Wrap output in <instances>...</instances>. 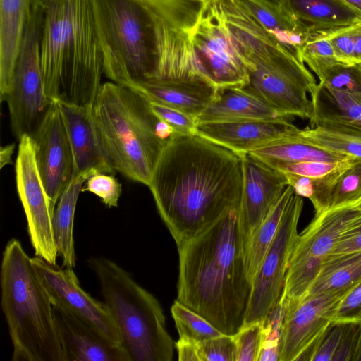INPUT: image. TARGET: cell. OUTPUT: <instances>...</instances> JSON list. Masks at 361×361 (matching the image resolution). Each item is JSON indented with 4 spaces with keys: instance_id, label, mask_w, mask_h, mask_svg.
I'll return each instance as SVG.
<instances>
[{
    "instance_id": "4316f807",
    "label": "cell",
    "mask_w": 361,
    "mask_h": 361,
    "mask_svg": "<svg viewBox=\"0 0 361 361\" xmlns=\"http://www.w3.org/2000/svg\"><path fill=\"white\" fill-rule=\"evenodd\" d=\"M299 130L300 128L248 154L273 169L288 163L305 161L336 162L355 157L317 146L303 138Z\"/></svg>"
},
{
    "instance_id": "2e32d148",
    "label": "cell",
    "mask_w": 361,
    "mask_h": 361,
    "mask_svg": "<svg viewBox=\"0 0 361 361\" xmlns=\"http://www.w3.org/2000/svg\"><path fill=\"white\" fill-rule=\"evenodd\" d=\"M243 190L238 218L244 250L288 185L285 174L249 154L241 157Z\"/></svg>"
},
{
    "instance_id": "816d5d0a",
    "label": "cell",
    "mask_w": 361,
    "mask_h": 361,
    "mask_svg": "<svg viewBox=\"0 0 361 361\" xmlns=\"http://www.w3.org/2000/svg\"><path fill=\"white\" fill-rule=\"evenodd\" d=\"M342 1L361 13V0H342Z\"/></svg>"
},
{
    "instance_id": "8fae6325",
    "label": "cell",
    "mask_w": 361,
    "mask_h": 361,
    "mask_svg": "<svg viewBox=\"0 0 361 361\" xmlns=\"http://www.w3.org/2000/svg\"><path fill=\"white\" fill-rule=\"evenodd\" d=\"M303 204L302 197L294 192L252 281L243 325L262 321L281 295Z\"/></svg>"
},
{
    "instance_id": "836d02e7",
    "label": "cell",
    "mask_w": 361,
    "mask_h": 361,
    "mask_svg": "<svg viewBox=\"0 0 361 361\" xmlns=\"http://www.w3.org/2000/svg\"><path fill=\"white\" fill-rule=\"evenodd\" d=\"M300 57L318 79L329 68L341 63L337 59L329 39L323 33L308 32L301 47Z\"/></svg>"
},
{
    "instance_id": "e575fe53",
    "label": "cell",
    "mask_w": 361,
    "mask_h": 361,
    "mask_svg": "<svg viewBox=\"0 0 361 361\" xmlns=\"http://www.w3.org/2000/svg\"><path fill=\"white\" fill-rule=\"evenodd\" d=\"M299 133L311 143L330 151L361 158V140L323 128L300 129Z\"/></svg>"
},
{
    "instance_id": "4fadbf2b",
    "label": "cell",
    "mask_w": 361,
    "mask_h": 361,
    "mask_svg": "<svg viewBox=\"0 0 361 361\" xmlns=\"http://www.w3.org/2000/svg\"><path fill=\"white\" fill-rule=\"evenodd\" d=\"M350 290L307 295L298 301H288L280 361H312L320 342L333 325L338 304Z\"/></svg>"
},
{
    "instance_id": "d6a6232c",
    "label": "cell",
    "mask_w": 361,
    "mask_h": 361,
    "mask_svg": "<svg viewBox=\"0 0 361 361\" xmlns=\"http://www.w3.org/2000/svg\"><path fill=\"white\" fill-rule=\"evenodd\" d=\"M179 338L201 343L222 334L202 316L176 300L171 308Z\"/></svg>"
},
{
    "instance_id": "cb8c5ba5",
    "label": "cell",
    "mask_w": 361,
    "mask_h": 361,
    "mask_svg": "<svg viewBox=\"0 0 361 361\" xmlns=\"http://www.w3.org/2000/svg\"><path fill=\"white\" fill-rule=\"evenodd\" d=\"M231 1L250 13L267 32L303 62L300 51L308 34L307 27L303 23L271 0Z\"/></svg>"
},
{
    "instance_id": "484cf974",
    "label": "cell",
    "mask_w": 361,
    "mask_h": 361,
    "mask_svg": "<svg viewBox=\"0 0 361 361\" xmlns=\"http://www.w3.org/2000/svg\"><path fill=\"white\" fill-rule=\"evenodd\" d=\"M285 8L310 33H329L361 23V13L342 0H286Z\"/></svg>"
},
{
    "instance_id": "f546056e",
    "label": "cell",
    "mask_w": 361,
    "mask_h": 361,
    "mask_svg": "<svg viewBox=\"0 0 361 361\" xmlns=\"http://www.w3.org/2000/svg\"><path fill=\"white\" fill-rule=\"evenodd\" d=\"M361 197V158L354 157L320 178L319 199L324 210Z\"/></svg>"
},
{
    "instance_id": "3957f363",
    "label": "cell",
    "mask_w": 361,
    "mask_h": 361,
    "mask_svg": "<svg viewBox=\"0 0 361 361\" xmlns=\"http://www.w3.org/2000/svg\"><path fill=\"white\" fill-rule=\"evenodd\" d=\"M41 65L51 102L92 108L104 73L92 0H44Z\"/></svg>"
},
{
    "instance_id": "60d3db41",
    "label": "cell",
    "mask_w": 361,
    "mask_h": 361,
    "mask_svg": "<svg viewBox=\"0 0 361 361\" xmlns=\"http://www.w3.org/2000/svg\"><path fill=\"white\" fill-rule=\"evenodd\" d=\"M201 361H236L237 349L233 336L222 334L199 343Z\"/></svg>"
},
{
    "instance_id": "c3c4849f",
    "label": "cell",
    "mask_w": 361,
    "mask_h": 361,
    "mask_svg": "<svg viewBox=\"0 0 361 361\" xmlns=\"http://www.w3.org/2000/svg\"><path fill=\"white\" fill-rule=\"evenodd\" d=\"M180 361H201L199 353V343L179 338L175 343Z\"/></svg>"
},
{
    "instance_id": "8992f818",
    "label": "cell",
    "mask_w": 361,
    "mask_h": 361,
    "mask_svg": "<svg viewBox=\"0 0 361 361\" xmlns=\"http://www.w3.org/2000/svg\"><path fill=\"white\" fill-rule=\"evenodd\" d=\"M1 307L13 351L12 361H64L51 300L21 243L10 240L1 265Z\"/></svg>"
},
{
    "instance_id": "d4e9b609",
    "label": "cell",
    "mask_w": 361,
    "mask_h": 361,
    "mask_svg": "<svg viewBox=\"0 0 361 361\" xmlns=\"http://www.w3.org/2000/svg\"><path fill=\"white\" fill-rule=\"evenodd\" d=\"M288 119L243 88L219 90L216 99L197 118L203 123Z\"/></svg>"
},
{
    "instance_id": "83f0119b",
    "label": "cell",
    "mask_w": 361,
    "mask_h": 361,
    "mask_svg": "<svg viewBox=\"0 0 361 361\" xmlns=\"http://www.w3.org/2000/svg\"><path fill=\"white\" fill-rule=\"evenodd\" d=\"M90 176L73 174L61 195L53 216V229L58 255L63 267L73 268L76 257L73 238V224L76 204L82 184Z\"/></svg>"
},
{
    "instance_id": "d590c367",
    "label": "cell",
    "mask_w": 361,
    "mask_h": 361,
    "mask_svg": "<svg viewBox=\"0 0 361 361\" xmlns=\"http://www.w3.org/2000/svg\"><path fill=\"white\" fill-rule=\"evenodd\" d=\"M318 84L330 90L361 96V63H338L319 78Z\"/></svg>"
},
{
    "instance_id": "5bb4252c",
    "label": "cell",
    "mask_w": 361,
    "mask_h": 361,
    "mask_svg": "<svg viewBox=\"0 0 361 361\" xmlns=\"http://www.w3.org/2000/svg\"><path fill=\"white\" fill-rule=\"evenodd\" d=\"M31 262L53 305L82 319L107 339L123 345L119 330L105 303L94 299L81 288L73 268L62 269L37 256L31 257Z\"/></svg>"
},
{
    "instance_id": "7dc6e473",
    "label": "cell",
    "mask_w": 361,
    "mask_h": 361,
    "mask_svg": "<svg viewBox=\"0 0 361 361\" xmlns=\"http://www.w3.org/2000/svg\"><path fill=\"white\" fill-rule=\"evenodd\" d=\"M360 250H361V224L345 235L323 259Z\"/></svg>"
},
{
    "instance_id": "44dd1931",
    "label": "cell",
    "mask_w": 361,
    "mask_h": 361,
    "mask_svg": "<svg viewBox=\"0 0 361 361\" xmlns=\"http://www.w3.org/2000/svg\"><path fill=\"white\" fill-rule=\"evenodd\" d=\"M44 0H0V99L12 90L14 71L32 8Z\"/></svg>"
},
{
    "instance_id": "7bdbcfd3",
    "label": "cell",
    "mask_w": 361,
    "mask_h": 361,
    "mask_svg": "<svg viewBox=\"0 0 361 361\" xmlns=\"http://www.w3.org/2000/svg\"><path fill=\"white\" fill-rule=\"evenodd\" d=\"M350 157L340 161L330 162L321 161H305L283 164L275 169L282 172L295 174L309 178L325 176L342 167L350 159Z\"/></svg>"
},
{
    "instance_id": "f6af8a7d",
    "label": "cell",
    "mask_w": 361,
    "mask_h": 361,
    "mask_svg": "<svg viewBox=\"0 0 361 361\" xmlns=\"http://www.w3.org/2000/svg\"><path fill=\"white\" fill-rule=\"evenodd\" d=\"M345 324H334L320 342L312 361H332L338 350Z\"/></svg>"
},
{
    "instance_id": "f35d334b",
    "label": "cell",
    "mask_w": 361,
    "mask_h": 361,
    "mask_svg": "<svg viewBox=\"0 0 361 361\" xmlns=\"http://www.w3.org/2000/svg\"><path fill=\"white\" fill-rule=\"evenodd\" d=\"M263 336L262 321L243 325L233 335L236 361H258Z\"/></svg>"
},
{
    "instance_id": "ee69618b",
    "label": "cell",
    "mask_w": 361,
    "mask_h": 361,
    "mask_svg": "<svg viewBox=\"0 0 361 361\" xmlns=\"http://www.w3.org/2000/svg\"><path fill=\"white\" fill-rule=\"evenodd\" d=\"M334 324L361 325V282L341 300L332 319Z\"/></svg>"
},
{
    "instance_id": "7c38bea8",
    "label": "cell",
    "mask_w": 361,
    "mask_h": 361,
    "mask_svg": "<svg viewBox=\"0 0 361 361\" xmlns=\"http://www.w3.org/2000/svg\"><path fill=\"white\" fill-rule=\"evenodd\" d=\"M15 171L17 192L26 216L27 233L35 256L56 264L59 255L53 229L55 209L39 173L29 135L19 140Z\"/></svg>"
},
{
    "instance_id": "9c48e42d",
    "label": "cell",
    "mask_w": 361,
    "mask_h": 361,
    "mask_svg": "<svg viewBox=\"0 0 361 361\" xmlns=\"http://www.w3.org/2000/svg\"><path fill=\"white\" fill-rule=\"evenodd\" d=\"M43 19L44 4H36L25 26L12 90L4 99L12 132L18 140L32 133L53 102L45 92L41 65Z\"/></svg>"
},
{
    "instance_id": "e0dca14e",
    "label": "cell",
    "mask_w": 361,
    "mask_h": 361,
    "mask_svg": "<svg viewBox=\"0 0 361 361\" xmlns=\"http://www.w3.org/2000/svg\"><path fill=\"white\" fill-rule=\"evenodd\" d=\"M361 224V197L315 214L298 233L289 264L312 259H323L349 232Z\"/></svg>"
},
{
    "instance_id": "f907efd6",
    "label": "cell",
    "mask_w": 361,
    "mask_h": 361,
    "mask_svg": "<svg viewBox=\"0 0 361 361\" xmlns=\"http://www.w3.org/2000/svg\"><path fill=\"white\" fill-rule=\"evenodd\" d=\"M352 361H361V329L360 336L357 342V345L352 358Z\"/></svg>"
},
{
    "instance_id": "8d00e7d4",
    "label": "cell",
    "mask_w": 361,
    "mask_h": 361,
    "mask_svg": "<svg viewBox=\"0 0 361 361\" xmlns=\"http://www.w3.org/2000/svg\"><path fill=\"white\" fill-rule=\"evenodd\" d=\"M175 27L189 33L195 25L202 0H149Z\"/></svg>"
},
{
    "instance_id": "db71d44e",
    "label": "cell",
    "mask_w": 361,
    "mask_h": 361,
    "mask_svg": "<svg viewBox=\"0 0 361 361\" xmlns=\"http://www.w3.org/2000/svg\"><path fill=\"white\" fill-rule=\"evenodd\" d=\"M222 1H226V0H222ZM231 1V0H230Z\"/></svg>"
},
{
    "instance_id": "ffe728a7",
    "label": "cell",
    "mask_w": 361,
    "mask_h": 361,
    "mask_svg": "<svg viewBox=\"0 0 361 361\" xmlns=\"http://www.w3.org/2000/svg\"><path fill=\"white\" fill-rule=\"evenodd\" d=\"M59 101L73 154V174H114L97 133L92 109Z\"/></svg>"
},
{
    "instance_id": "1f68e13d",
    "label": "cell",
    "mask_w": 361,
    "mask_h": 361,
    "mask_svg": "<svg viewBox=\"0 0 361 361\" xmlns=\"http://www.w3.org/2000/svg\"><path fill=\"white\" fill-rule=\"evenodd\" d=\"M288 300L280 297L262 320L263 336L258 361H280Z\"/></svg>"
},
{
    "instance_id": "d6986e66",
    "label": "cell",
    "mask_w": 361,
    "mask_h": 361,
    "mask_svg": "<svg viewBox=\"0 0 361 361\" xmlns=\"http://www.w3.org/2000/svg\"><path fill=\"white\" fill-rule=\"evenodd\" d=\"M298 129L288 119L254 120L199 123L196 135L243 157Z\"/></svg>"
},
{
    "instance_id": "6da1fadb",
    "label": "cell",
    "mask_w": 361,
    "mask_h": 361,
    "mask_svg": "<svg viewBox=\"0 0 361 361\" xmlns=\"http://www.w3.org/2000/svg\"><path fill=\"white\" fill-rule=\"evenodd\" d=\"M176 245L239 207L242 158L197 135L165 147L147 185Z\"/></svg>"
},
{
    "instance_id": "ba28073f",
    "label": "cell",
    "mask_w": 361,
    "mask_h": 361,
    "mask_svg": "<svg viewBox=\"0 0 361 361\" xmlns=\"http://www.w3.org/2000/svg\"><path fill=\"white\" fill-rule=\"evenodd\" d=\"M88 265L99 279L104 303L131 361H171L175 343L157 298L109 259L91 257Z\"/></svg>"
},
{
    "instance_id": "b9f144b4",
    "label": "cell",
    "mask_w": 361,
    "mask_h": 361,
    "mask_svg": "<svg viewBox=\"0 0 361 361\" xmlns=\"http://www.w3.org/2000/svg\"><path fill=\"white\" fill-rule=\"evenodd\" d=\"M154 113L167 123L178 135L197 134V119L171 107L150 101Z\"/></svg>"
},
{
    "instance_id": "ac0fdd59",
    "label": "cell",
    "mask_w": 361,
    "mask_h": 361,
    "mask_svg": "<svg viewBox=\"0 0 361 361\" xmlns=\"http://www.w3.org/2000/svg\"><path fill=\"white\" fill-rule=\"evenodd\" d=\"M53 312L64 361H131L122 345L107 339L82 319L54 305Z\"/></svg>"
},
{
    "instance_id": "bcb514c9",
    "label": "cell",
    "mask_w": 361,
    "mask_h": 361,
    "mask_svg": "<svg viewBox=\"0 0 361 361\" xmlns=\"http://www.w3.org/2000/svg\"><path fill=\"white\" fill-rule=\"evenodd\" d=\"M360 329V324H345L339 346L332 361H352L357 345Z\"/></svg>"
},
{
    "instance_id": "52a82bcc",
    "label": "cell",
    "mask_w": 361,
    "mask_h": 361,
    "mask_svg": "<svg viewBox=\"0 0 361 361\" xmlns=\"http://www.w3.org/2000/svg\"><path fill=\"white\" fill-rule=\"evenodd\" d=\"M104 74L132 87L154 74L165 18L149 0H92Z\"/></svg>"
},
{
    "instance_id": "f5cc1de1",
    "label": "cell",
    "mask_w": 361,
    "mask_h": 361,
    "mask_svg": "<svg viewBox=\"0 0 361 361\" xmlns=\"http://www.w3.org/2000/svg\"><path fill=\"white\" fill-rule=\"evenodd\" d=\"M271 1L281 5L282 6H283L285 8L286 0H271Z\"/></svg>"
},
{
    "instance_id": "277c9868",
    "label": "cell",
    "mask_w": 361,
    "mask_h": 361,
    "mask_svg": "<svg viewBox=\"0 0 361 361\" xmlns=\"http://www.w3.org/2000/svg\"><path fill=\"white\" fill-rule=\"evenodd\" d=\"M92 113L114 171L148 185L165 147L178 135L154 113L146 95L112 81L102 85Z\"/></svg>"
},
{
    "instance_id": "5b68a950",
    "label": "cell",
    "mask_w": 361,
    "mask_h": 361,
    "mask_svg": "<svg viewBox=\"0 0 361 361\" xmlns=\"http://www.w3.org/2000/svg\"><path fill=\"white\" fill-rule=\"evenodd\" d=\"M233 40L249 65L243 87L282 116L310 119L311 100L318 83L305 63L267 32L247 11L233 8L226 14Z\"/></svg>"
},
{
    "instance_id": "7a4b0ae2",
    "label": "cell",
    "mask_w": 361,
    "mask_h": 361,
    "mask_svg": "<svg viewBox=\"0 0 361 361\" xmlns=\"http://www.w3.org/2000/svg\"><path fill=\"white\" fill-rule=\"evenodd\" d=\"M238 208L177 245L176 300L231 336L244 324L252 290Z\"/></svg>"
},
{
    "instance_id": "4dcf8cb0",
    "label": "cell",
    "mask_w": 361,
    "mask_h": 361,
    "mask_svg": "<svg viewBox=\"0 0 361 361\" xmlns=\"http://www.w3.org/2000/svg\"><path fill=\"white\" fill-rule=\"evenodd\" d=\"M295 192L288 185L267 216L252 234L245 250V264L250 281L252 283L261 262L274 240L284 210Z\"/></svg>"
},
{
    "instance_id": "681fc988",
    "label": "cell",
    "mask_w": 361,
    "mask_h": 361,
    "mask_svg": "<svg viewBox=\"0 0 361 361\" xmlns=\"http://www.w3.org/2000/svg\"><path fill=\"white\" fill-rule=\"evenodd\" d=\"M16 147V144L12 143L3 146L0 149V167L2 169L4 166L11 164V157Z\"/></svg>"
},
{
    "instance_id": "603a6c76",
    "label": "cell",
    "mask_w": 361,
    "mask_h": 361,
    "mask_svg": "<svg viewBox=\"0 0 361 361\" xmlns=\"http://www.w3.org/2000/svg\"><path fill=\"white\" fill-rule=\"evenodd\" d=\"M130 87L140 91L152 102L196 119L219 94V90L212 84L191 81L147 80Z\"/></svg>"
},
{
    "instance_id": "74e56055",
    "label": "cell",
    "mask_w": 361,
    "mask_h": 361,
    "mask_svg": "<svg viewBox=\"0 0 361 361\" xmlns=\"http://www.w3.org/2000/svg\"><path fill=\"white\" fill-rule=\"evenodd\" d=\"M326 36L340 62L361 63V23L329 32Z\"/></svg>"
},
{
    "instance_id": "7402d4cb",
    "label": "cell",
    "mask_w": 361,
    "mask_h": 361,
    "mask_svg": "<svg viewBox=\"0 0 361 361\" xmlns=\"http://www.w3.org/2000/svg\"><path fill=\"white\" fill-rule=\"evenodd\" d=\"M310 98L311 128H323L361 140V96L330 90L318 84Z\"/></svg>"
},
{
    "instance_id": "30bf717a",
    "label": "cell",
    "mask_w": 361,
    "mask_h": 361,
    "mask_svg": "<svg viewBox=\"0 0 361 361\" xmlns=\"http://www.w3.org/2000/svg\"><path fill=\"white\" fill-rule=\"evenodd\" d=\"M188 36L202 72L219 90L248 83L249 65L231 35L222 0H202Z\"/></svg>"
},
{
    "instance_id": "ab89813d",
    "label": "cell",
    "mask_w": 361,
    "mask_h": 361,
    "mask_svg": "<svg viewBox=\"0 0 361 361\" xmlns=\"http://www.w3.org/2000/svg\"><path fill=\"white\" fill-rule=\"evenodd\" d=\"M81 192L94 193L108 207H116L122 192V185L114 174L97 173L87 179Z\"/></svg>"
},
{
    "instance_id": "9a60e30c",
    "label": "cell",
    "mask_w": 361,
    "mask_h": 361,
    "mask_svg": "<svg viewBox=\"0 0 361 361\" xmlns=\"http://www.w3.org/2000/svg\"><path fill=\"white\" fill-rule=\"evenodd\" d=\"M32 138L39 173L52 207L72 178L73 159L59 100L47 109Z\"/></svg>"
},
{
    "instance_id": "f1b7e54d",
    "label": "cell",
    "mask_w": 361,
    "mask_h": 361,
    "mask_svg": "<svg viewBox=\"0 0 361 361\" xmlns=\"http://www.w3.org/2000/svg\"><path fill=\"white\" fill-rule=\"evenodd\" d=\"M360 282L361 250L323 259L307 295L347 291Z\"/></svg>"
}]
</instances>
